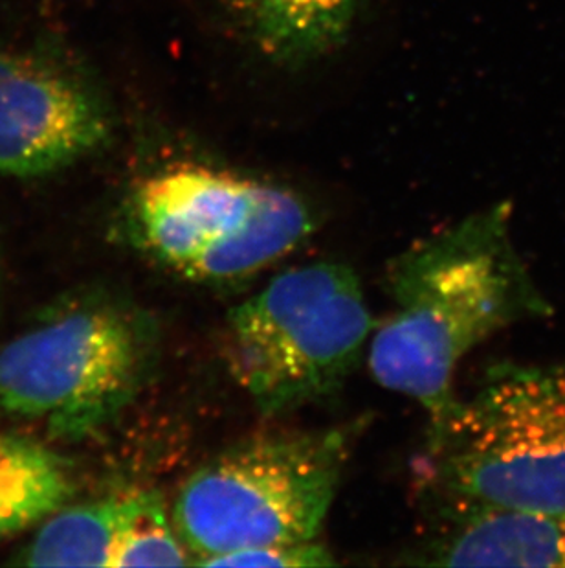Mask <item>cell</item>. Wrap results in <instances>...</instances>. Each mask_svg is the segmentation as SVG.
<instances>
[{
  "mask_svg": "<svg viewBox=\"0 0 565 568\" xmlns=\"http://www.w3.org/2000/svg\"><path fill=\"white\" fill-rule=\"evenodd\" d=\"M507 201L433 232L391 260L390 313L374 326L368 363L382 388L419 403L430 425L458 402L459 363L494 333L545 318L551 302L517 253Z\"/></svg>",
  "mask_w": 565,
  "mask_h": 568,
  "instance_id": "6da1fadb",
  "label": "cell"
},
{
  "mask_svg": "<svg viewBox=\"0 0 565 568\" xmlns=\"http://www.w3.org/2000/svg\"><path fill=\"white\" fill-rule=\"evenodd\" d=\"M413 471L428 519L477 508L565 515V365L491 368L430 425Z\"/></svg>",
  "mask_w": 565,
  "mask_h": 568,
  "instance_id": "7a4b0ae2",
  "label": "cell"
},
{
  "mask_svg": "<svg viewBox=\"0 0 565 568\" xmlns=\"http://www.w3.org/2000/svg\"><path fill=\"white\" fill-rule=\"evenodd\" d=\"M355 427L273 430L235 442L187 478L173 525L192 558L316 541L351 455Z\"/></svg>",
  "mask_w": 565,
  "mask_h": 568,
  "instance_id": "3957f363",
  "label": "cell"
},
{
  "mask_svg": "<svg viewBox=\"0 0 565 568\" xmlns=\"http://www.w3.org/2000/svg\"><path fill=\"white\" fill-rule=\"evenodd\" d=\"M374 329L362 284L343 263L288 268L226 316L223 357L265 416L340 390Z\"/></svg>",
  "mask_w": 565,
  "mask_h": 568,
  "instance_id": "277c9868",
  "label": "cell"
},
{
  "mask_svg": "<svg viewBox=\"0 0 565 568\" xmlns=\"http://www.w3.org/2000/svg\"><path fill=\"white\" fill-rule=\"evenodd\" d=\"M158 329L138 307L89 298L0 352V407L63 440L105 429L158 365Z\"/></svg>",
  "mask_w": 565,
  "mask_h": 568,
  "instance_id": "5b68a950",
  "label": "cell"
},
{
  "mask_svg": "<svg viewBox=\"0 0 565 568\" xmlns=\"http://www.w3.org/2000/svg\"><path fill=\"white\" fill-rule=\"evenodd\" d=\"M133 221L151 256L197 282L250 276L292 253L315 226L290 190L203 164L145 178L133 195Z\"/></svg>",
  "mask_w": 565,
  "mask_h": 568,
  "instance_id": "8992f818",
  "label": "cell"
},
{
  "mask_svg": "<svg viewBox=\"0 0 565 568\" xmlns=\"http://www.w3.org/2000/svg\"><path fill=\"white\" fill-rule=\"evenodd\" d=\"M109 134L107 105L80 75L0 49V175L59 172L100 150Z\"/></svg>",
  "mask_w": 565,
  "mask_h": 568,
  "instance_id": "52a82bcc",
  "label": "cell"
},
{
  "mask_svg": "<svg viewBox=\"0 0 565 568\" xmlns=\"http://www.w3.org/2000/svg\"><path fill=\"white\" fill-rule=\"evenodd\" d=\"M413 564L565 568V515L477 508L432 517Z\"/></svg>",
  "mask_w": 565,
  "mask_h": 568,
  "instance_id": "ba28073f",
  "label": "cell"
},
{
  "mask_svg": "<svg viewBox=\"0 0 565 568\" xmlns=\"http://www.w3.org/2000/svg\"><path fill=\"white\" fill-rule=\"evenodd\" d=\"M246 32L281 63L327 54L346 38L358 0H232Z\"/></svg>",
  "mask_w": 565,
  "mask_h": 568,
  "instance_id": "9c48e42d",
  "label": "cell"
},
{
  "mask_svg": "<svg viewBox=\"0 0 565 568\" xmlns=\"http://www.w3.org/2000/svg\"><path fill=\"white\" fill-rule=\"evenodd\" d=\"M136 491L58 509L22 552L30 567H113Z\"/></svg>",
  "mask_w": 565,
  "mask_h": 568,
  "instance_id": "30bf717a",
  "label": "cell"
},
{
  "mask_svg": "<svg viewBox=\"0 0 565 568\" xmlns=\"http://www.w3.org/2000/svg\"><path fill=\"white\" fill-rule=\"evenodd\" d=\"M72 494L69 467L35 442L0 436V536L49 519Z\"/></svg>",
  "mask_w": 565,
  "mask_h": 568,
  "instance_id": "8fae6325",
  "label": "cell"
},
{
  "mask_svg": "<svg viewBox=\"0 0 565 568\" xmlns=\"http://www.w3.org/2000/svg\"><path fill=\"white\" fill-rule=\"evenodd\" d=\"M192 558L164 499L156 491H136L133 515L113 567H184Z\"/></svg>",
  "mask_w": 565,
  "mask_h": 568,
  "instance_id": "7c38bea8",
  "label": "cell"
},
{
  "mask_svg": "<svg viewBox=\"0 0 565 568\" xmlns=\"http://www.w3.org/2000/svg\"><path fill=\"white\" fill-rule=\"evenodd\" d=\"M329 565H337L331 552L316 541H307L292 542V545H268V547L225 554L209 561L206 567L304 568L329 567Z\"/></svg>",
  "mask_w": 565,
  "mask_h": 568,
  "instance_id": "4fadbf2b",
  "label": "cell"
}]
</instances>
